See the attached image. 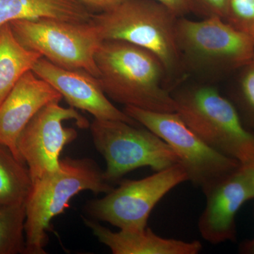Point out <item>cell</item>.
Wrapping results in <instances>:
<instances>
[{
	"label": "cell",
	"mask_w": 254,
	"mask_h": 254,
	"mask_svg": "<svg viewBox=\"0 0 254 254\" xmlns=\"http://www.w3.org/2000/svg\"><path fill=\"white\" fill-rule=\"evenodd\" d=\"M100 84L110 99L148 111L175 113L176 102L165 86L166 71L148 50L122 41L104 40L95 55Z\"/></svg>",
	"instance_id": "1"
},
{
	"label": "cell",
	"mask_w": 254,
	"mask_h": 254,
	"mask_svg": "<svg viewBox=\"0 0 254 254\" xmlns=\"http://www.w3.org/2000/svg\"><path fill=\"white\" fill-rule=\"evenodd\" d=\"M113 188L92 159L60 160L58 170L32 184L26 201V254H46L50 222L69 206L73 197L83 190L98 194L109 193Z\"/></svg>",
	"instance_id": "2"
},
{
	"label": "cell",
	"mask_w": 254,
	"mask_h": 254,
	"mask_svg": "<svg viewBox=\"0 0 254 254\" xmlns=\"http://www.w3.org/2000/svg\"><path fill=\"white\" fill-rule=\"evenodd\" d=\"M178 18L155 0H123L112 9L93 14L91 21L103 41L127 42L156 55L169 80L183 66L177 43Z\"/></svg>",
	"instance_id": "3"
},
{
	"label": "cell",
	"mask_w": 254,
	"mask_h": 254,
	"mask_svg": "<svg viewBox=\"0 0 254 254\" xmlns=\"http://www.w3.org/2000/svg\"><path fill=\"white\" fill-rule=\"evenodd\" d=\"M172 95L176 113L209 146L241 165L254 162V132L245 126L236 106L216 88L202 85Z\"/></svg>",
	"instance_id": "4"
},
{
	"label": "cell",
	"mask_w": 254,
	"mask_h": 254,
	"mask_svg": "<svg viewBox=\"0 0 254 254\" xmlns=\"http://www.w3.org/2000/svg\"><path fill=\"white\" fill-rule=\"evenodd\" d=\"M119 120H93L90 125L95 148L106 163L104 178L113 184L128 173L148 167L155 172L180 163L162 138L145 127Z\"/></svg>",
	"instance_id": "5"
},
{
	"label": "cell",
	"mask_w": 254,
	"mask_h": 254,
	"mask_svg": "<svg viewBox=\"0 0 254 254\" xmlns=\"http://www.w3.org/2000/svg\"><path fill=\"white\" fill-rule=\"evenodd\" d=\"M176 38L183 65L202 72L244 67L254 55L253 38L216 16L202 21L179 17Z\"/></svg>",
	"instance_id": "6"
},
{
	"label": "cell",
	"mask_w": 254,
	"mask_h": 254,
	"mask_svg": "<svg viewBox=\"0 0 254 254\" xmlns=\"http://www.w3.org/2000/svg\"><path fill=\"white\" fill-rule=\"evenodd\" d=\"M124 112L166 142L186 171L188 181L202 191L238 170L240 163L205 143L176 113H158L127 106Z\"/></svg>",
	"instance_id": "7"
},
{
	"label": "cell",
	"mask_w": 254,
	"mask_h": 254,
	"mask_svg": "<svg viewBox=\"0 0 254 254\" xmlns=\"http://www.w3.org/2000/svg\"><path fill=\"white\" fill-rule=\"evenodd\" d=\"M9 25L25 48L61 67L85 70L98 78L95 55L103 40L92 21L75 23L39 18L16 20Z\"/></svg>",
	"instance_id": "8"
},
{
	"label": "cell",
	"mask_w": 254,
	"mask_h": 254,
	"mask_svg": "<svg viewBox=\"0 0 254 254\" xmlns=\"http://www.w3.org/2000/svg\"><path fill=\"white\" fill-rule=\"evenodd\" d=\"M187 181L186 171L176 164L141 180H121L118 187L103 198L90 200L85 208L93 218L120 230H143L160 200Z\"/></svg>",
	"instance_id": "9"
},
{
	"label": "cell",
	"mask_w": 254,
	"mask_h": 254,
	"mask_svg": "<svg viewBox=\"0 0 254 254\" xmlns=\"http://www.w3.org/2000/svg\"><path fill=\"white\" fill-rule=\"evenodd\" d=\"M66 120H74L79 128L90 127L75 108L52 103L32 118L18 137V154L29 170L32 182L58 170L63 148L77 137L76 129L63 126Z\"/></svg>",
	"instance_id": "10"
},
{
	"label": "cell",
	"mask_w": 254,
	"mask_h": 254,
	"mask_svg": "<svg viewBox=\"0 0 254 254\" xmlns=\"http://www.w3.org/2000/svg\"><path fill=\"white\" fill-rule=\"evenodd\" d=\"M32 71L59 92L70 106L91 114L95 120L141 125L115 107L105 95L99 79L85 70L61 67L42 57Z\"/></svg>",
	"instance_id": "11"
},
{
	"label": "cell",
	"mask_w": 254,
	"mask_h": 254,
	"mask_svg": "<svg viewBox=\"0 0 254 254\" xmlns=\"http://www.w3.org/2000/svg\"><path fill=\"white\" fill-rule=\"evenodd\" d=\"M203 193L206 203L198 221L200 235L212 245L233 242L237 236V214L246 202L254 198L241 166Z\"/></svg>",
	"instance_id": "12"
},
{
	"label": "cell",
	"mask_w": 254,
	"mask_h": 254,
	"mask_svg": "<svg viewBox=\"0 0 254 254\" xmlns=\"http://www.w3.org/2000/svg\"><path fill=\"white\" fill-rule=\"evenodd\" d=\"M62 99V95L48 82L32 71L25 73L0 105V144L23 162L17 149L21 132L42 108Z\"/></svg>",
	"instance_id": "13"
},
{
	"label": "cell",
	"mask_w": 254,
	"mask_h": 254,
	"mask_svg": "<svg viewBox=\"0 0 254 254\" xmlns=\"http://www.w3.org/2000/svg\"><path fill=\"white\" fill-rule=\"evenodd\" d=\"M83 222L114 254H198L203 248L199 241L163 238L148 227L140 230L113 232L98 222L86 218H83Z\"/></svg>",
	"instance_id": "14"
},
{
	"label": "cell",
	"mask_w": 254,
	"mask_h": 254,
	"mask_svg": "<svg viewBox=\"0 0 254 254\" xmlns=\"http://www.w3.org/2000/svg\"><path fill=\"white\" fill-rule=\"evenodd\" d=\"M93 16L76 0H0V27L16 20L39 18L86 23Z\"/></svg>",
	"instance_id": "15"
},
{
	"label": "cell",
	"mask_w": 254,
	"mask_h": 254,
	"mask_svg": "<svg viewBox=\"0 0 254 254\" xmlns=\"http://www.w3.org/2000/svg\"><path fill=\"white\" fill-rule=\"evenodd\" d=\"M42 57L19 43L9 23L0 27V105Z\"/></svg>",
	"instance_id": "16"
},
{
	"label": "cell",
	"mask_w": 254,
	"mask_h": 254,
	"mask_svg": "<svg viewBox=\"0 0 254 254\" xmlns=\"http://www.w3.org/2000/svg\"><path fill=\"white\" fill-rule=\"evenodd\" d=\"M32 184L26 164L0 144V207L26 203Z\"/></svg>",
	"instance_id": "17"
},
{
	"label": "cell",
	"mask_w": 254,
	"mask_h": 254,
	"mask_svg": "<svg viewBox=\"0 0 254 254\" xmlns=\"http://www.w3.org/2000/svg\"><path fill=\"white\" fill-rule=\"evenodd\" d=\"M26 203L0 207V254L26 253Z\"/></svg>",
	"instance_id": "18"
},
{
	"label": "cell",
	"mask_w": 254,
	"mask_h": 254,
	"mask_svg": "<svg viewBox=\"0 0 254 254\" xmlns=\"http://www.w3.org/2000/svg\"><path fill=\"white\" fill-rule=\"evenodd\" d=\"M243 68L240 87V106L249 125L254 128V55Z\"/></svg>",
	"instance_id": "19"
},
{
	"label": "cell",
	"mask_w": 254,
	"mask_h": 254,
	"mask_svg": "<svg viewBox=\"0 0 254 254\" xmlns=\"http://www.w3.org/2000/svg\"><path fill=\"white\" fill-rule=\"evenodd\" d=\"M227 22L243 31L254 23V0H228Z\"/></svg>",
	"instance_id": "20"
},
{
	"label": "cell",
	"mask_w": 254,
	"mask_h": 254,
	"mask_svg": "<svg viewBox=\"0 0 254 254\" xmlns=\"http://www.w3.org/2000/svg\"><path fill=\"white\" fill-rule=\"evenodd\" d=\"M193 12L205 17L216 16L226 21L228 0H191Z\"/></svg>",
	"instance_id": "21"
},
{
	"label": "cell",
	"mask_w": 254,
	"mask_h": 254,
	"mask_svg": "<svg viewBox=\"0 0 254 254\" xmlns=\"http://www.w3.org/2000/svg\"><path fill=\"white\" fill-rule=\"evenodd\" d=\"M170 9L177 17L193 12L191 0H155Z\"/></svg>",
	"instance_id": "22"
},
{
	"label": "cell",
	"mask_w": 254,
	"mask_h": 254,
	"mask_svg": "<svg viewBox=\"0 0 254 254\" xmlns=\"http://www.w3.org/2000/svg\"><path fill=\"white\" fill-rule=\"evenodd\" d=\"M88 9H95L97 11H107L121 2L123 0H76Z\"/></svg>",
	"instance_id": "23"
},
{
	"label": "cell",
	"mask_w": 254,
	"mask_h": 254,
	"mask_svg": "<svg viewBox=\"0 0 254 254\" xmlns=\"http://www.w3.org/2000/svg\"><path fill=\"white\" fill-rule=\"evenodd\" d=\"M241 168L250 182L254 193V162L247 164V165H241Z\"/></svg>",
	"instance_id": "24"
},
{
	"label": "cell",
	"mask_w": 254,
	"mask_h": 254,
	"mask_svg": "<svg viewBox=\"0 0 254 254\" xmlns=\"http://www.w3.org/2000/svg\"><path fill=\"white\" fill-rule=\"evenodd\" d=\"M240 252L245 254H254V237L252 240L246 241L241 245Z\"/></svg>",
	"instance_id": "25"
},
{
	"label": "cell",
	"mask_w": 254,
	"mask_h": 254,
	"mask_svg": "<svg viewBox=\"0 0 254 254\" xmlns=\"http://www.w3.org/2000/svg\"><path fill=\"white\" fill-rule=\"evenodd\" d=\"M242 31L248 33V34L250 35V36L254 40V24L248 26V27L245 28Z\"/></svg>",
	"instance_id": "26"
}]
</instances>
